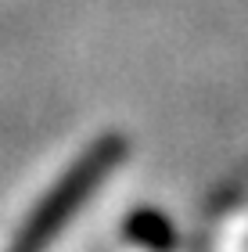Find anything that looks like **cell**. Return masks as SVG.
Wrapping results in <instances>:
<instances>
[{
  "label": "cell",
  "instance_id": "6da1fadb",
  "mask_svg": "<svg viewBox=\"0 0 248 252\" xmlns=\"http://www.w3.org/2000/svg\"><path fill=\"white\" fill-rule=\"evenodd\" d=\"M122 155H126V144H122L119 137L97 141L80 162L58 180V188L40 202V209L29 216V223L22 227V238H18V252H40L72 220V213L83 209V202L105 184V177L122 162Z\"/></svg>",
  "mask_w": 248,
  "mask_h": 252
}]
</instances>
